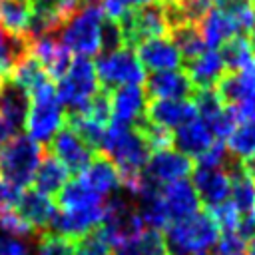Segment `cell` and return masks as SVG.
I'll return each mask as SVG.
<instances>
[{
  "label": "cell",
  "mask_w": 255,
  "mask_h": 255,
  "mask_svg": "<svg viewBox=\"0 0 255 255\" xmlns=\"http://www.w3.org/2000/svg\"><path fill=\"white\" fill-rule=\"evenodd\" d=\"M100 153L108 155L116 163L120 171V179H122L128 175L141 173L151 155V149L147 147V143L143 141V137L137 133L133 126L110 122L104 133Z\"/></svg>",
  "instance_id": "1"
},
{
  "label": "cell",
  "mask_w": 255,
  "mask_h": 255,
  "mask_svg": "<svg viewBox=\"0 0 255 255\" xmlns=\"http://www.w3.org/2000/svg\"><path fill=\"white\" fill-rule=\"evenodd\" d=\"M44 153V145L36 143L28 135H12L0 149V177L22 191L34 181Z\"/></svg>",
  "instance_id": "2"
},
{
  "label": "cell",
  "mask_w": 255,
  "mask_h": 255,
  "mask_svg": "<svg viewBox=\"0 0 255 255\" xmlns=\"http://www.w3.org/2000/svg\"><path fill=\"white\" fill-rule=\"evenodd\" d=\"M221 231L207 209L197 211L195 215L169 223L165 227V243L169 255H195L211 247L219 239Z\"/></svg>",
  "instance_id": "3"
},
{
  "label": "cell",
  "mask_w": 255,
  "mask_h": 255,
  "mask_svg": "<svg viewBox=\"0 0 255 255\" xmlns=\"http://www.w3.org/2000/svg\"><path fill=\"white\" fill-rule=\"evenodd\" d=\"M104 12L100 0H86L84 6L66 20L62 26V44L70 54L80 58H90L100 52V32H102Z\"/></svg>",
  "instance_id": "4"
},
{
  "label": "cell",
  "mask_w": 255,
  "mask_h": 255,
  "mask_svg": "<svg viewBox=\"0 0 255 255\" xmlns=\"http://www.w3.org/2000/svg\"><path fill=\"white\" fill-rule=\"evenodd\" d=\"M28 98H30V106H28L24 129L30 139H34L40 145H46L66 124V110L56 94L54 84H48L32 92Z\"/></svg>",
  "instance_id": "5"
},
{
  "label": "cell",
  "mask_w": 255,
  "mask_h": 255,
  "mask_svg": "<svg viewBox=\"0 0 255 255\" xmlns=\"http://www.w3.org/2000/svg\"><path fill=\"white\" fill-rule=\"evenodd\" d=\"M98 90H100V82L96 74V64L90 62V58H80V56H76L70 62L66 74L58 80L56 86V94L62 106L68 108L66 114L82 112Z\"/></svg>",
  "instance_id": "6"
},
{
  "label": "cell",
  "mask_w": 255,
  "mask_h": 255,
  "mask_svg": "<svg viewBox=\"0 0 255 255\" xmlns=\"http://www.w3.org/2000/svg\"><path fill=\"white\" fill-rule=\"evenodd\" d=\"M100 227L104 229L112 245L137 239L145 231L137 207L122 195H110L104 201V215Z\"/></svg>",
  "instance_id": "7"
},
{
  "label": "cell",
  "mask_w": 255,
  "mask_h": 255,
  "mask_svg": "<svg viewBox=\"0 0 255 255\" xmlns=\"http://www.w3.org/2000/svg\"><path fill=\"white\" fill-rule=\"evenodd\" d=\"M96 74H98V82L108 92L120 86L145 82V70L131 48H120L98 56Z\"/></svg>",
  "instance_id": "8"
},
{
  "label": "cell",
  "mask_w": 255,
  "mask_h": 255,
  "mask_svg": "<svg viewBox=\"0 0 255 255\" xmlns=\"http://www.w3.org/2000/svg\"><path fill=\"white\" fill-rule=\"evenodd\" d=\"M120 26L126 48H137L141 42L165 36V32L169 30L159 0L139 8H129L126 16L120 20Z\"/></svg>",
  "instance_id": "9"
},
{
  "label": "cell",
  "mask_w": 255,
  "mask_h": 255,
  "mask_svg": "<svg viewBox=\"0 0 255 255\" xmlns=\"http://www.w3.org/2000/svg\"><path fill=\"white\" fill-rule=\"evenodd\" d=\"M48 145H50V155H54L68 169V173H76V175L84 173L98 153L68 124H64L58 129V133L50 139Z\"/></svg>",
  "instance_id": "10"
},
{
  "label": "cell",
  "mask_w": 255,
  "mask_h": 255,
  "mask_svg": "<svg viewBox=\"0 0 255 255\" xmlns=\"http://www.w3.org/2000/svg\"><path fill=\"white\" fill-rule=\"evenodd\" d=\"M215 92L239 118L255 114V72L251 68L241 72H225L215 84Z\"/></svg>",
  "instance_id": "11"
},
{
  "label": "cell",
  "mask_w": 255,
  "mask_h": 255,
  "mask_svg": "<svg viewBox=\"0 0 255 255\" xmlns=\"http://www.w3.org/2000/svg\"><path fill=\"white\" fill-rule=\"evenodd\" d=\"M193 171V159L179 153L175 147L153 151L145 163L143 173L157 185H165L177 179H185Z\"/></svg>",
  "instance_id": "12"
},
{
  "label": "cell",
  "mask_w": 255,
  "mask_h": 255,
  "mask_svg": "<svg viewBox=\"0 0 255 255\" xmlns=\"http://www.w3.org/2000/svg\"><path fill=\"white\" fill-rule=\"evenodd\" d=\"M143 92L149 100H189L195 94V86L185 70H167L151 72Z\"/></svg>",
  "instance_id": "13"
},
{
  "label": "cell",
  "mask_w": 255,
  "mask_h": 255,
  "mask_svg": "<svg viewBox=\"0 0 255 255\" xmlns=\"http://www.w3.org/2000/svg\"><path fill=\"white\" fill-rule=\"evenodd\" d=\"M161 201L169 223L183 221L201 211V201L193 189V183H189L187 179H177L161 185Z\"/></svg>",
  "instance_id": "14"
},
{
  "label": "cell",
  "mask_w": 255,
  "mask_h": 255,
  "mask_svg": "<svg viewBox=\"0 0 255 255\" xmlns=\"http://www.w3.org/2000/svg\"><path fill=\"white\" fill-rule=\"evenodd\" d=\"M193 189L205 209L217 207L229 199L231 181L223 167H199L193 169Z\"/></svg>",
  "instance_id": "15"
},
{
  "label": "cell",
  "mask_w": 255,
  "mask_h": 255,
  "mask_svg": "<svg viewBox=\"0 0 255 255\" xmlns=\"http://www.w3.org/2000/svg\"><path fill=\"white\" fill-rule=\"evenodd\" d=\"M145 118L165 129H179L197 118L191 100H147Z\"/></svg>",
  "instance_id": "16"
},
{
  "label": "cell",
  "mask_w": 255,
  "mask_h": 255,
  "mask_svg": "<svg viewBox=\"0 0 255 255\" xmlns=\"http://www.w3.org/2000/svg\"><path fill=\"white\" fill-rule=\"evenodd\" d=\"M135 56L143 66V70H151V72L179 70L181 66V56L169 36H159L141 42L135 48Z\"/></svg>",
  "instance_id": "17"
},
{
  "label": "cell",
  "mask_w": 255,
  "mask_h": 255,
  "mask_svg": "<svg viewBox=\"0 0 255 255\" xmlns=\"http://www.w3.org/2000/svg\"><path fill=\"white\" fill-rule=\"evenodd\" d=\"M14 209L36 233H42V231H48L58 205L52 201V197L36 189H22Z\"/></svg>",
  "instance_id": "18"
},
{
  "label": "cell",
  "mask_w": 255,
  "mask_h": 255,
  "mask_svg": "<svg viewBox=\"0 0 255 255\" xmlns=\"http://www.w3.org/2000/svg\"><path fill=\"white\" fill-rule=\"evenodd\" d=\"M112 96V122L133 126L141 116H145L147 98L141 84L120 86L110 92Z\"/></svg>",
  "instance_id": "19"
},
{
  "label": "cell",
  "mask_w": 255,
  "mask_h": 255,
  "mask_svg": "<svg viewBox=\"0 0 255 255\" xmlns=\"http://www.w3.org/2000/svg\"><path fill=\"white\" fill-rule=\"evenodd\" d=\"M30 54L44 66V70L48 72V76L52 80H60L68 66H70V52L66 50V46L62 44V40H58L56 34H48V36H38L30 40Z\"/></svg>",
  "instance_id": "20"
},
{
  "label": "cell",
  "mask_w": 255,
  "mask_h": 255,
  "mask_svg": "<svg viewBox=\"0 0 255 255\" xmlns=\"http://www.w3.org/2000/svg\"><path fill=\"white\" fill-rule=\"evenodd\" d=\"M28 106H30L28 94L20 86H16L10 78L2 80V88H0V120L6 124V128L14 135H18V131L24 128Z\"/></svg>",
  "instance_id": "21"
},
{
  "label": "cell",
  "mask_w": 255,
  "mask_h": 255,
  "mask_svg": "<svg viewBox=\"0 0 255 255\" xmlns=\"http://www.w3.org/2000/svg\"><path fill=\"white\" fill-rule=\"evenodd\" d=\"M183 70L191 78L195 90L215 88V84L219 82V78L227 72L219 50H211V48L209 50H203L197 58H193L191 62H187Z\"/></svg>",
  "instance_id": "22"
},
{
  "label": "cell",
  "mask_w": 255,
  "mask_h": 255,
  "mask_svg": "<svg viewBox=\"0 0 255 255\" xmlns=\"http://www.w3.org/2000/svg\"><path fill=\"white\" fill-rule=\"evenodd\" d=\"M213 141L215 137L211 129L199 120V116L193 122L185 124L183 128L175 129L173 133V147L191 159H197L199 155H203L213 145Z\"/></svg>",
  "instance_id": "23"
},
{
  "label": "cell",
  "mask_w": 255,
  "mask_h": 255,
  "mask_svg": "<svg viewBox=\"0 0 255 255\" xmlns=\"http://www.w3.org/2000/svg\"><path fill=\"white\" fill-rule=\"evenodd\" d=\"M80 177L102 197L114 195V191H118L122 187L120 181V171L116 167V163L104 155V153H96V157L92 159V163L86 167L84 173H80Z\"/></svg>",
  "instance_id": "24"
},
{
  "label": "cell",
  "mask_w": 255,
  "mask_h": 255,
  "mask_svg": "<svg viewBox=\"0 0 255 255\" xmlns=\"http://www.w3.org/2000/svg\"><path fill=\"white\" fill-rule=\"evenodd\" d=\"M199 32L203 38V44L209 46L211 50L221 48L229 38L239 34V28L235 24L233 18H229L227 14L211 8V12L201 20L199 24Z\"/></svg>",
  "instance_id": "25"
},
{
  "label": "cell",
  "mask_w": 255,
  "mask_h": 255,
  "mask_svg": "<svg viewBox=\"0 0 255 255\" xmlns=\"http://www.w3.org/2000/svg\"><path fill=\"white\" fill-rule=\"evenodd\" d=\"M66 183H68V169L54 155L44 153L34 175V185H36L34 189L48 197H58V193L64 189Z\"/></svg>",
  "instance_id": "26"
},
{
  "label": "cell",
  "mask_w": 255,
  "mask_h": 255,
  "mask_svg": "<svg viewBox=\"0 0 255 255\" xmlns=\"http://www.w3.org/2000/svg\"><path fill=\"white\" fill-rule=\"evenodd\" d=\"M32 4L28 0H0V30L30 38Z\"/></svg>",
  "instance_id": "27"
},
{
  "label": "cell",
  "mask_w": 255,
  "mask_h": 255,
  "mask_svg": "<svg viewBox=\"0 0 255 255\" xmlns=\"http://www.w3.org/2000/svg\"><path fill=\"white\" fill-rule=\"evenodd\" d=\"M104 205V197L98 195L80 175L74 177L64 185L58 193V207L60 209H88Z\"/></svg>",
  "instance_id": "28"
},
{
  "label": "cell",
  "mask_w": 255,
  "mask_h": 255,
  "mask_svg": "<svg viewBox=\"0 0 255 255\" xmlns=\"http://www.w3.org/2000/svg\"><path fill=\"white\" fill-rule=\"evenodd\" d=\"M227 151L237 161H245L255 155V114L239 118L233 131L227 135Z\"/></svg>",
  "instance_id": "29"
},
{
  "label": "cell",
  "mask_w": 255,
  "mask_h": 255,
  "mask_svg": "<svg viewBox=\"0 0 255 255\" xmlns=\"http://www.w3.org/2000/svg\"><path fill=\"white\" fill-rule=\"evenodd\" d=\"M10 80H12L16 86H20L28 96H30L32 92H36V90H40V88L52 84V78L48 76V72L44 70V66H42L32 54H28L26 58H22V60L16 64L14 72L10 74Z\"/></svg>",
  "instance_id": "30"
},
{
  "label": "cell",
  "mask_w": 255,
  "mask_h": 255,
  "mask_svg": "<svg viewBox=\"0 0 255 255\" xmlns=\"http://www.w3.org/2000/svg\"><path fill=\"white\" fill-rule=\"evenodd\" d=\"M30 54V38L0 30V80L10 78L16 64Z\"/></svg>",
  "instance_id": "31"
},
{
  "label": "cell",
  "mask_w": 255,
  "mask_h": 255,
  "mask_svg": "<svg viewBox=\"0 0 255 255\" xmlns=\"http://www.w3.org/2000/svg\"><path fill=\"white\" fill-rule=\"evenodd\" d=\"M221 58H223V64L229 72H241V70H247L253 60H255V52L247 40L245 34H237L233 38H229L221 50H219Z\"/></svg>",
  "instance_id": "32"
},
{
  "label": "cell",
  "mask_w": 255,
  "mask_h": 255,
  "mask_svg": "<svg viewBox=\"0 0 255 255\" xmlns=\"http://www.w3.org/2000/svg\"><path fill=\"white\" fill-rule=\"evenodd\" d=\"M169 38L175 44V48L181 56V62H185V64L191 62L193 58H197L205 48L199 26H195V24H179V26L171 28Z\"/></svg>",
  "instance_id": "33"
},
{
  "label": "cell",
  "mask_w": 255,
  "mask_h": 255,
  "mask_svg": "<svg viewBox=\"0 0 255 255\" xmlns=\"http://www.w3.org/2000/svg\"><path fill=\"white\" fill-rule=\"evenodd\" d=\"M215 10L235 20L239 32L249 34L255 28V6L253 0H211Z\"/></svg>",
  "instance_id": "34"
},
{
  "label": "cell",
  "mask_w": 255,
  "mask_h": 255,
  "mask_svg": "<svg viewBox=\"0 0 255 255\" xmlns=\"http://www.w3.org/2000/svg\"><path fill=\"white\" fill-rule=\"evenodd\" d=\"M133 128L137 129V133L143 137V141L147 143V147L153 151H159V149H167V147H173V131L171 129H165L153 122H149L145 116H141Z\"/></svg>",
  "instance_id": "35"
},
{
  "label": "cell",
  "mask_w": 255,
  "mask_h": 255,
  "mask_svg": "<svg viewBox=\"0 0 255 255\" xmlns=\"http://www.w3.org/2000/svg\"><path fill=\"white\" fill-rule=\"evenodd\" d=\"M112 253H114V245L110 243V239L106 237L100 225L76 239L74 255H112Z\"/></svg>",
  "instance_id": "36"
},
{
  "label": "cell",
  "mask_w": 255,
  "mask_h": 255,
  "mask_svg": "<svg viewBox=\"0 0 255 255\" xmlns=\"http://www.w3.org/2000/svg\"><path fill=\"white\" fill-rule=\"evenodd\" d=\"M36 243H38V255H74L76 253L74 239H70L66 235L52 233V231L38 233Z\"/></svg>",
  "instance_id": "37"
},
{
  "label": "cell",
  "mask_w": 255,
  "mask_h": 255,
  "mask_svg": "<svg viewBox=\"0 0 255 255\" xmlns=\"http://www.w3.org/2000/svg\"><path fill=\"white\" fill-rule=\"evenodd\" d=\"M0 231H4V235H12L18 239H28L38 235L18 213L16 209H6L0 213Z\"/></svg>",
  "instance_id": "38"
},
{
  "label": "cell",
  "mask_w": 255,
  "mask_h": 255,
  "mask_svg": "<svg viewBox=\"0 0 255 255\" xmlns=\"http://www.w3.org/2000/svg\"><path fill=\"white\" fill-rule=\"evenodd\" d=\"M211 213V217L215 219L217 227L221 233H235L237 231V225H239V213L235 209V205L227 199L225 203L217 205V207H211L207 209Z\"/></svg>",
  "instance_id": "39"
},
{
  "label": "cell",
  "mask_w": 255,
  "mask_h": 255,
  "mask_svg": "<svg viewBox=\"0 0 255 255\" xmlns=\"http://www.w3.org/2000/svg\"><path fill=\"white\" fill-rule=\"evenodd\" d=\"M137 249L139 255H169L165 237L159 229H145L137 237Z\"/></svg>",
  "instance_id": "40"
},
{
  "label": "cell",
  "mask_w": 255,
  "mask_h": 255,
  "mask_svg": "<svg viewBox=\"0 0 255 255\" xmlns=\"http://www.w3.org/2000/svg\"><path fill=\"white\" fill-rule=\"evenodd\" d=\"M120 48H126L120 22L104 18L102 32H100V50H104V54H108V52H114V50H120Z\"/></svg>",
  "instance_id": "41"
},
{
  "label": "cell",
  "mask_w": 255,
  "mask_h": 255,
  "mask_svg": "<svg viewBox=\"0 0 255 255\" xmlns=\"http://www.w3.org/2000/svg\"><path fill=\"white\" fill-rule=\"evenodd\" d=\"M209 255H247V243L237 233H221Z\"/></svg>",
  "instance_id": "42"
},
{
  "label": "cell",
  "mask_w": 255,
  "mask_h": 255,
  "mask_svg": "<svg viewBox=\"0 0 255 255\" xmlns=\"http://www.w3.org/2000/svg\"><path fill=\"white\" fill-rule=\"evenodd\" d=\"M0 255H28V245L24 243V239L0 235Z\"/></svg>",
  "instance_id": "43"
},
{
  "label": "cell",
  "mask_w": 255,
  "mask_h": 255,
  "mask_svg": "<svg viewBox=\"0 0 255 255\" xmlns=\"http://www.w3.org/2000/svg\"><path fill=\"white\" fill-rule=\"evenodd\" d=\"M18 195H20V189L8 185V183L0 177V213L6 211V209H14L16 201H18Z\"/></svg>",
  "instance_id": "44"
},
{
  "label": "cell",
  "mask_w": 255,
  "mask_h": 255,
  "mask_svg": "<svg viewBox=\"0 0 255 255\" xmlns=\"http://www.w3.org/2000/svg\"><path fill=\"white\" fill-rule=\"evenodd\" d=\"M112 255H139V249H137V239H131V241H124L120 245H116L114 253Z\"/></svg>",
  "instance_id": "45"
},
{
  "label": "cell",
  "mask_w": 255,
  "mask_h": 255,
  "mask_svg": "<svg viewBox=\"0 0 255 255\" xmlns=\"http://www.w3.org/2000/svg\"><path fill=\"white\" fill-rule=\"evenodd\" d=\"M36 8H58L60 0H28Z\"/></svg>",
  "instance_id": "46"
},
{
  "label": "cell",
  "mask_w": 255,
  "mask_h": 255,
  "mask_svg": "<svg viewBox=\"0 0 255 255\" xmlns=\"http://www.w3.org/2000/svg\"><path fill=\"white\" fill-rule=\"evenodd\" d=\"M12 135H14V133H12V131L6 128V124L0 120V149L4 147V143H6V141L12 137Z\"/></svg>",
  "instance_id": "47"
},
{
  "label": "cell",
  "mask_w": 255,
  "mask_h": 255,
  "mask_svg": "<svg viewBox=\"0 0 255 255\" xmlns=\"http://www.w3.org/2000/svg\"><path fill=\"white\" fill-rule=\"evenodd\" d=\"M241 163H243L245 171L255 179V155H253V157H249V159H245V161H241Z\"/></svg>",
  "instance_id": "48"
},
{
  "label": "cell",
  "mask_w": 255,
  "mask_h": 255,
  "mask_svg": "<svg viewBox=\"0 0 255 255\" xmlns=\"http://www.w3.org/2000/svg\"><path fill=\"white\" fill-rule=\"evenodd\" d=\"M129 8H139V6H145V4H151V2H155V0H124Z\"/></svg>",
  "instance_id": "49"
},
{
  "label": "cell",
  "mask_w": 255,
  "mask_h": 255,
  "mask_svg": "<svg viewBox=\"0 0 255 255\" xmlns=\"http://www.w3.org/2000/svg\"><path fill=\"white\" fill-rule=\"evenodd\" d=\"M247 255H255V237L247 241Z\"/></svg>",
  "instance_id": "50"
},
{
  "label": "cell",
  "mask_w": 255,
  "mask_h": 255,
  "mask_svg": "<svg viewBox=\"0 0 255 255\" xmlns=\"http://www.w3.org/2000/svg\"><path fill=\"white\" fill-rule=\"evenodd\" d=\"M249 68H251V70H253V72H255V60H253V64H251V66H249Z\"/></svg>",
  "instance_id": "51"
},
{
  "label": "cell",
  "mask_w": 255,
  "mask_h": 255,
  "mask_svg": "<svg viewBox=\"0 0 255 255\" xmlns=\"http://www.w3.org/2000/svg\"><path fill=\"white\" fill-rule=\"evenodd\" d=\"M195 255H207V253H205V251H201V253H195Z\"/></svg>",
  "instance_id": "52"
},
{
  "label": "cell",
  "mask_w": 255,
  "mask_h": 255,
  "mask_svg": "<svg viewBox=\"0 0 255 255\" xmlns=\"http://www.w3.org/2000/svg\"><path fill=\"white\" fill-rule=\"evenodd\" d=\"M161 2H171V0H161Z\"/></svg>",
  "instance_id": "53"
},
{
  "label": "cell",
  "mask_w": 255,
  "mask_h": 255,
  "mask_svg": "<svg viewBox=\"0 0 255 255\" xmlns=\"http://www.w3.org/2000/svg\"><path fill=\"white\" fill-rule=\"evenodd\" d=\"M0 88H2V80H0Z\"/></svg>",
  "instance_id": "54"
},
{
  "label": "cell",
  "mask_w": 255,
  "mask_h": 255,
  "mask_svg": "<svg viewBox=\"0 0 255 255\" xmlns=\"http://www.w3.org/2000/svg\"><path fill=\"white\" fill-rule=\"evenodd\" d=\"M253 6H255V0H253Z\"/></svg>",
  "instance_id": "55"
}]
</instances>
